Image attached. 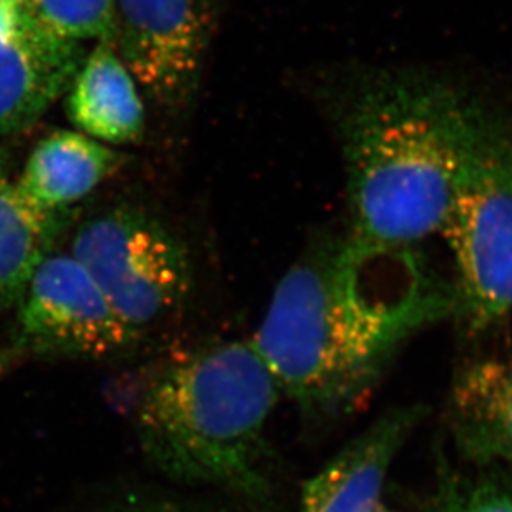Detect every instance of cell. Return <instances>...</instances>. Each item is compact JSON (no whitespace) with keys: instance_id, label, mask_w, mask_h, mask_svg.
<instances>
[{"instance_id":"6da1fadb","label":"cell","mask_w":512,"mask_h":512,"mask_svg":"<svg viewBox=\"0 0 512 512\" xmlns=\"http://www.w3.org/2000/svg\"><path fill=\"white\" fill-rule=\"evenodd\" d=\"M454 313L453 280L419 247L336 238L281 276L252 343L301 413L338 421L370 401L408 341Z\"/></svg>"},{"instance_id":"7a4b0ae2","label":"cell","mask_w":512,"mask_h":512,"mask_svg":"<svg viewBox=\"0 0 512 512\" xmlns=\"http://www.w3.org/2000/svg\"><path fill=\"white\" fill-rule=\"evenodd\" d=\"M330 97L350 230L366 247L441 235L454 183L488 97L418 69L361 70Z\"/></svg>"},{"instance_id":"3957f363","label":"cell","mask_w":512,"mask_h":512,"mask_svg":"<svg viewBox=\"0 0 512 512\" xmlns=\"http://www.w3.org/2000/svg\"><path fill=\"white\" fill-rule=\"evenodd\" d=\"M280 396L252 340L223 341L148 378L132 403L133 428L168 478L261 498L266 426Z\"/></svg>"},{"instance_id":"277c9868","label":"cell","mask_w":512,"mask_h":512,"mask_svg":"<svg viewBox=\"0 0 512 512\" xmlns=\"http://www.w3.org/2000/svg\"><path fill=\"white\" fill-rule=\"evenodd\" d=\"M443 235L454 318L474 335L512 313V112L489 99L459 165Z\"/></svg>"},{"instance_id":"5b68a950","label":"cell","mask_w":512,"mask_h":512,"mask_svg":"<svg viewBox=\"0 0 512 512\" xmlns=\"http://www.w3.org/2000/svg\"><path fill=\"white\" fill-rule=\"evenodd\" d=\"M70 255L140 338L167 325L192 295L187 248L140 208L115 207L87 218L74 233Z\"/></svg>"},{"instance_id":"8992f818","label":"cell","mask_w":512,"mask_h":512,"mask_svg":"<svg viewBox=\"0 0 512 512\" xmlns=\"http://www.w3.org/2000/svg\"><path fill=\"white\" fill-rule=\"evenodd\" d=\"M217 0H114V45L138 87L162 109H187L212 42Z\"/></svg>"},{"instance_id":"52a82bcc","label":"cell","mask_w":512,"mask_h":512,"mask_svg":"<svg viewBox=\"0 0 512 512\" xmlns=\"http://www.w3.org/2000/svg\"><path fill=\"white\" fill-rule=\"evenodd\" d=\"M17 305L20 346L39 355L105 360L140 340L70 253L45 256Z\"/></svg>"},{"instance_id":"ba28073f","label":"cell","mask_w":512,"mask_h":512,"mask_svg":"<svg viewBox=\"0 0 512 512\" xmlns=\"http://www.w3.org/2000/svg\"><path fill=\"white\" fill-rule=\"evenodd\" d=\"M85 54L82 42L54 32L29 5L19 32L0 42V133L34 127L67 94Z\"/></svg>"},{"instance_id":"9c48e42d","label":"cell","mask_w":512,"mask_h":512,"mask_svg":"<svg viewBox=\"0 0 512 512\" xmlns=\"http://www.w3.org/2000/svg\"><path fill=\"white\" fill-rule=\"evenodd\" d=\"M424 416L419 404L381 414L306 481L300 512L378 511L389 468Z\"/></svg>"},{"instance_id":"30bf717a","label":"cell","mask_w":512,"mask_h":512,"mask_svg":"<svg viewBox=\"0 0 512 512\" xmlns=\"http://www.w3.org/2000/svg\"><path fill=\"white\" fill-rule=\"evenodd\" d=\"M446 424L461 461L512 479V360L479 358L454 376Z\"/></svg>"},{"instance_id":"8fae6325","label":"cell","mask_w":512,"mask_h":512,"mask_svg":"<svg viewBox=\"0 0 512 512\" xmlns=\"http://www.w3.org/2000/svg\"><path fill=\"white\" fill-rule=\"evenodd\" d=\"M127 160L119 148L79 130H57L35 145L15 185L44 212L72 213L75 203L117 175Z\"/></svg>"},{"instance_id":"7c38bea8","label":"cell","mask_w":512,"mask_h":512,"mask_svg":"<svg viewBox=\"0 0 512 512\" xmlns=\"http://www.w3.org/2000/svg\"><path fill=\"white\" fill-rule=\"evenodd\" d=\"M64 97L67 117L80 133L115 148L142 142L140 87L107 40L85 54Z\"/></svg>"},{"instance_id":"4fadbf2b","label":"cell","mask_w":512,"mask_h":512,"mask_svg":"<svg viewBox=\"0 0 512 512\" xmlns=\"http://www.w3.org/2000/svg\"><path fill=\"white\" fill-rule=\"evenodd\" d=\"M72 213L40 210L0 177V311L19 301L35 268L52 253Z\"/></svg>"},{"instance_id":"5bb4252c","label":"cell","mask_w":512,"mask_h":512,"mask_svg":"<svg viewBox=\"0 0 512 512\" xmlns=\"http://www.w3.org/2000/svg\"><path fill=\"white\" fill-rule=\"evenodd\" d=\"M423 511L512 512V479L496 468L454 463L441 444Z\"/></svg>"},{"instance_id":"9a60e30c","label":"cell","mask_w":512,"mask_h":512,"mask_svg":"<svg viewBox=\"0 0 512 512\" xmlns=\"http://www.w3.org/2000/svg\"><path fill=\"white\" fill-rule=\"evenodd\" d=\"M30 7L62 37L77 42L112 40L114 0H32Z\"/></svg>"},{"instance_id":"2e32d148","label":"cell","mask_w":512,"mask_h":512,"mask_svg":"<svg viewBox=\"0 0 512 512\" xmlns=\"http://www.w3.org/2000/svg\"><path fill=\"white\" fill-rule=\"evenodd\" d=\"M115 512H222L213 509L197 508L190 504L177 503L163 498H132Z\"/></svg>"},{"instance_id":"e0dca14e","label":"cell","mask_w":512,"mask_h":512,"mask_svg":"<svg viewBox=\"0 0 512 512\" xmlns=\"http://www.w3.org/2000/svg\"><path fill=\"white\" fill-rule=\"evenodd\" d=\"M27 10H29V5H25V7L0 5V42L10 39L12 35L19 32L20 27L24 24Z\"/></svg>"},{"instance_id":"ac0fdd59","label":"cell","mask_w":512,"mask_h":512,"mask_svg":"<svg viewBox=\"0 0 512 512\" xmlns=\"http://www.w3.org/2000/svg\"><path fill=\"white\" fill-rule=\"evenodd\" d=\"M32 4V0H0V5H9V7H25Z\"/></svg>"},{"instance_id":"d6986e66","label":"cell","mask_w":512,"mask_h":512,"mask_svg":"<svg viewBox=\"0 0 512 512\" xmlns=\"http://www.w3.org/2000/svg\"><path fill=\"white\" fill-rule=\"evenodd\" d=\"M2 175H5V163L2 162V157H0V177H2Z\"/></svg>"},{"instance_id":"ffe728a7","label":"cell","mask_w":512,"mask_h":512,"mask_svg":"<svg viewBox=\"0 0 512 512\" xmlns=\"http://www.w3.org/2000/svg\"><path fill=\"white\" fill-rule=\"evenodd\" d=\"M376 512H394V511H389V509L384 508L383 504H381L380 509H378V511H376Z\"/></svg>"}]
</instances>
